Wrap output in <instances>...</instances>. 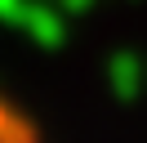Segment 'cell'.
Returning a JSON list of instances; mask_svg holds the SVG:
<instances>
[{
	"mask_svg": "<svg viewBox=\"0 0 147 143\" xmlns=\"http://www.w3.org/2000/svg\"><path fill=\"white\" fill-rule=\"evenodd\" d=\"M18 27L31 36V40H40V45H58V40H63V14H58L54 5H31V0H27Z\"/></svg>",
	"mask_w": 147,
	"mask_h": 143,
	"instance_id": "obj_1",
	"label": "cell"
},
{
	"mask_svg": "<svg viewBox=\"0 0 147 143\" xmlns=\"http://www.w3.org/2000/svg\"><path fill=\"white\" fill-rule=\"evenodd\" d=\"M107 72H111V89H116L120 98H134L138 89H143V63H138L134 54H116Z\"/></svg>",
	"mask_w": 147,
	"mask_h": 143,
	"instance_id": "obj_2",
	"label": "cell"
},
{
	"mask_svg": "<svg viewBox=\"0 0 147 143\" xmlns=\"http://www.w3.org/2000/svg\"><path fill=\"white\" fill-rule=\"evenodd\" d=\"M22 139H27V125L18 121V112L0 103V143H22Z\"/></svg>",
	"mask_w": 147,
	"mask_h": 143,
	"instance_id": "obj_3",
	"label": "cell"
},
{
	"mask_svg": "<svg viewBox=\"0 0 147 143\" xmlns=\"http://www.w3.org/2000/svg\"><path fill=\"white\" fill-rule=\"evenodd\" d=\"M22 9H27V0H0V18H5V22H18Z\"/></svg>",
	"mask_w": 147,
	"mask_h": 143,
	"instance_id": "obj_4",
	"label": "cell"
},
{
	"mask_svg": "<svg viewBox=\"0 0 147 143\" xmlns=\"http://www.w3.org/2000/svg\"><path fill=\"white\" fill-rule=\"evenodd\" d=\"M58 5H67V9H85L89 0H58Z\"/></svg>",
	"mask_w": 147,
	"mask_h": 143,
	"instance_id": "obj_5",
	"label": "cell"
}]
</instances>
